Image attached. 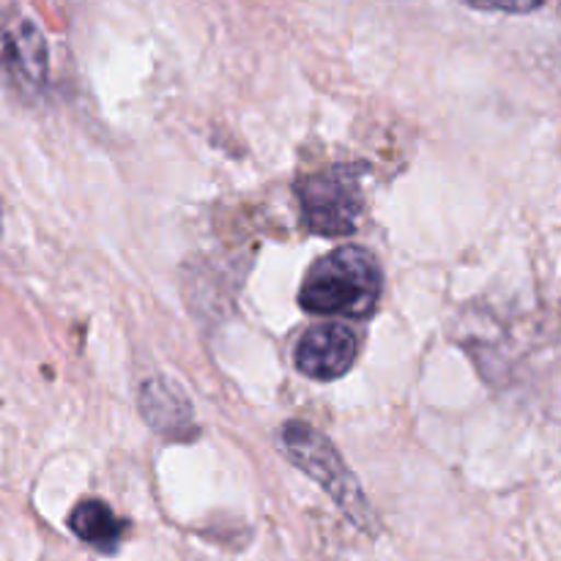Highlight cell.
I'll return each mask as SVG.
<instances>
[{
  "mask_svg": "<svg viewBox=\"0 0 561 561\" xmlns=\"http://www.w3.org/2000/svg\"><path fill=\"white\" fill-rule=\"evenodd\" d=\"M383 290V272L365 247L345 244L312 263L299 290L301 310L312 316L367 318Z\"/></svg>",
  "mask_w": 561,
  "mask_h": 561,
  "instance_id": "obj_1",
  "label": "cell"
},
{
  "mask_svg": "<svg viewBox=\"0 0 561 561\" xmlns=\"http://www.w3.org/2000/svg\"><path fill=\"white\" fill-rule=\"evenodd\" d=\"M142 420L168 438H195V411L181 387L170 378H148L140 387Z\"/></svg>",
  "mask_w": 561,
  "mask_h": 561,
  "instance_id": "obj_6",
  "label": "cell"
},
{
  "mask_svg": "<svg viewBox=\"0 0 561 561\" xmlns=\"http://www.w3.org/2000/svg\"><path fill=\"white\" fill-rule=\"evenodd\" d=\"M69 529L85 546L96 548L102 553H113L124 542L126 520L118 518L113 507L104 504L102 499H85V502H80L71 510Z\"/></svg>",
  "mask_w": 561,
  "mask_h": 561,
  "instance_id": "obj_7",
  "label": "cell"
},
{
  "mask_svg": "<svg viewBox=\"0 0 561 561\" xmlns=\"http://www.w3.org/2000/svg\"><path fill=\"white\" fill-rule=\"evenodd\" d=\"M471 9L480 11H502V14H531L542 9L548 0H463Z\"/></svg>",
  "mask_w": 561,
  "mask_h": 561,
  "instance_id": "obj_8",
  "label": "cell"
},
{
  "mask_svg": "<svg viewBox=\"0 0 561 561\" xmlns=\"http://www.w3.org/2000/svg\"><path fill=\"white\" fill-rule=\"evenodd\" d=\"M359 354V340L345 323H321L301 334L296 345V370L312 381H334L345 376Z\"/></svg>",
  "mask_w": 561,
  "mask_h": 561,
  "instance_id": "obj_5",
  "label": "cell"
},
{
  "mask_svg": "<svg viewBox=\"0 0 561 561\" xmlns=\"http://www.w3.org/2000/svg\"><path fill=\"white\" fill-rule=\"evenodd\" d=\"M0 85L25 102L49 85L47 38L20 9H0Z\"/></svg>",
  "mask_w": 561,
  "mask_h": 561,
  "instance_id": "obj_4",
  "label": "cell"
},
{
  "mask_svg": "<svg viewBox=\"0 0 561 561\" xmlns=\"http://www.w3.org/2000/svg\"><path fill=\"white\" fill-rule=\"evenodd\" d=\"M296 197L305 225L321 236H351L365 208L359 173L345 164L299 179Z\"/></svg>",
  "mask_w": 561,
  "mask_h": 561,
  "instance_id": "obj_3",
  "label": "cell"
},
{
  "mask_svg": "<svg viewBox=\"0 0 561 561\" xmlns=\"http://www.w3.org/2000/svg\"><path fill=\"white\" fill-rule=\"evenodd\" d=\"M277 444L283 447V453L288 455V460L296 469L312 477L332 496V502L337 504L340 513L351 524L359 526L362 531L378 529V518L370 507V499L365 496L362 485L356 482L354 471L345 466L337 447L321 431H316V427L299 420L285 422L277 436Z\"/></svg>",
  "mask_w": 561,
  "mask_h": 561,
  "instance_id": "obj_2",
  "label": "cell"
}]
</instances>
